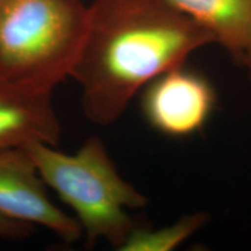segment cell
Here are the masks:
<instances>
[{
    "label": "cell",
    "mask_w": 251,
    "mask_h": 251,
    "mask_svg": "<svg viewBox=\"0 0 251 251\" xmlns=\"http://www.w3.org/2000/svg\"><path fill=\"white\" fill-rule=\"evenodd\" d=\"M215 39L166 0H93L86 42L71 78L93 124L108 126L163 72Z\"/></svg>",
    "instance_id": "1"
},
{
    "label": "cell",
    "mask_w": 251,
    "mask_h": 251,
    "mask_svg": "<svg viewBox=\"0 0 251 251\" xmlns=\"http://www.w3.org/2000/svg\"><path fill=\"white\" fill-rule=\"evenodd\" d=\"M89 26L83 0H0V79L52 93L71 78Z\"/></svg>",
    "instance_id": "2"
},
{
    "label": "cell",
    "mask_w": 251,
    "mask_h": 251,
    "mask_svg": "<svg viewBox=\"0 0 251 251\" xmlns=\"http://www.w3.org/2000/svg\"><path fill=\"white\" fill-rule=\"evenodd\" d=\"M24 148L47 186L75 212L87 246L105 240L120 249L135 227L128 211L148 199L119 175L102 141L90 137L75 153L42 142Z\"/></svg>",
    "instance_id": "3"
},
{
    "label": "cell",
    "mask_w": 251,
    "mask_h": 251,
    "mask_svg": "<svg viewBox=\"0 0 251 251\" xmlns=\"http://www.w3.org/2000/svg\"><path fill=\"white\" fill-rule=\"evenodd\" d=\"M140 93L141 113L147 124L174 139L203 129L218 100L211 80L185 64L158 75Z\"/></svg>",
    "instance_id": "4"
},
{
    "label": "cell",
    "mask_w": 251,
    "mask_h": 251,
    "mask_svg": "<svg viewBox=\"0 0 251 251\" xmlns=\"http://www.w3.org/2000/svg\"><path fill=\"white\" fill-rule=\"evenodd\" d=\"M48 188L24 147L0 149V213L47 228L63 242H76L83 236L79 222L51 201Z\"/></svg>",
    "instance_id": "5"
},
{
    "label": "cell",
    "mask_w": 251,
    "mask_h": 251,
    "mask_svg": "<svg viewBox=\"0 0 251 251\" xmlns=\"http://www.w3.org/2000/svg\"><path fill=\"white\" fill-rule=\"evenodd\" d=\"M61 124L51 93L34 92L0 79V149L42 142L57 146Z\"/></svg>",
    "instance_id": "6"
},
{
    "label": "cell",
    "mask_w": 251,
    "mask_h": 251,
    "mask_svg": "<svg viewBox=\"0 0 251 251\" xmlns=\"http://www.w3.org/2000/svg\"><path fill=\"white\" fill-rule=\"evenodd\" d=\"M205 28L235 61L251 47V0H166Z\"/></svg>",
    "instance_id": "7"
},
{
    "label": "cell",
    "mask_w": 251,
    "mask_h": 251,
    "mask_svg": "<svg viewBox=\"0 0 251 251\" xmlns=\"http://www.w3.org/2000/svg\"><path fill=\"white\" fill-rule=\"evenodd\" d=\"M205 213H194L159 229L134 227L120 247L121 251H170L180 246L205 225Z\"/></svg>",
    "instance_id": "8"
},
{
    "label": "cell",
    "mask_w": 251,
    "mask_h": 251,
    "mask_svg": "<svg viewBox=\"0 0 251 251\" xmlns=\"http://www.w3.org/2000/svg\"><path fill=\"white\" fill-rule=\"evenodd\" d=\"M33 233V226L15 221L0 213V238L19 241L28 238Z\"/></svg>",
    "instance_id": "9"
},
{
    "label": "cell",
    "mask_w": 251,
    "mask_h": 251,
    "mask_svg": "<svg viewBox=\"0 0 251 251\" xmlns=\"http://www.w3.org/2000/svg\"><path fill=\"white\" fill-rule=\"evenodd\" d=\"M241 63L248 68V70H249V74H250V77H251V47L247 50V52L244 54L243 59Z\"/></svg>",
    "instance_id": "10"
}]
</instances>
